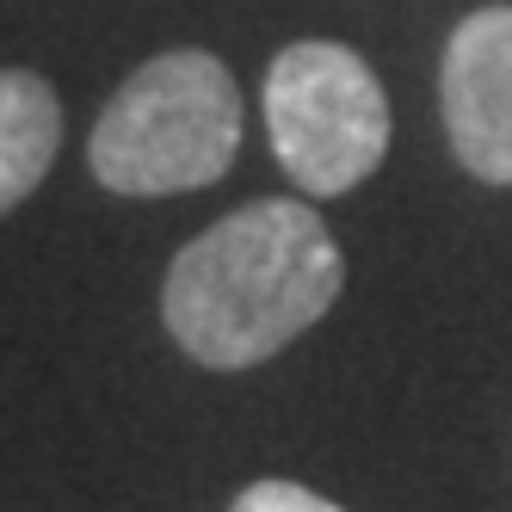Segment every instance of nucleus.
<instances>
[{
  "label": "nucleus",
  "instance_id": "4",
  "mask_svg": "<svg viewBox=\"0 0 512 512\" xmlns=\"http://www.w3.org/2000/svg\"><path fill=\"white\" fill-rule=\"evenodd\" d=\"M438 105L451 155L488 186H512V7H482L451 31Z\"/></svg>",
  "mask_w": 512,
  "mask_h": 512
},
{
  "label": "nucleus",
  "instance_id": "5",
  "mask_svg": "<svg viewBox=\"0 0 512 512\" xmlns=\"http://www.w3.org/2000/svg\"><path fill=\"white\" fill-rule=\"evenodd\" d=\"M56 149H62L56 87L31 68H0V216L44 186Z\"/></svg>",
  "mask_w": 512,
  "mask_h": 512
},
{
  "label": "nucleus",
  "instance_id": "6",
  "mask_svg": "<svg viewBox=\"0 0 512 512\" xmlns=\"http://www.w3.org/2000/svg\"><path fill=\"white\" fill-rule=\"evenodd\" d=\"M229 512H346V506L321 500L303 482H253V488H241V500Z\"/></svg>",
  "mask_w": 512,
  "mask_h": 512
},
{
  "label": "nucleus",
  "instance_id": "1",
  "mask_svg": "<svg viewBox=\"0 0 512 512\" xmlns=\"http://www.w3.org/2000/svg\"><path fill=\"white\" fill-rule=\"evenodd\" d=\"M346 260L315 204L260 198L179 247L161 284V321L204 371H247L334 309Z\"/></svg>",
  "mask_w": 512,
  "mask_h": 512
},
{
  "label": "nucleus",
  "instance_id": "2",
  "mask_svg": "<svg viewBox=\"0 0 512 512\" xmlns=\"http://www.w3.org/2000/svg\"><path fill=\"white\" fill-rule=\"evenodd\" d=\"M241 149V87L204 50L142 62L99 112L87 167L118 198H167L216 186Z\"/></svg>",
  "mask_w": 512,
  "mask_h": 512
},
{
  "label": "nucleus",
  "instance_id": "3",
  "mask_svg": "<svg viewBox=\"0 0 512 512\" xmlns=\"http://www.w3.org/2000/svg\"><path fill=\"white\" fill-rule=\"evenodd\" d=\"M266 130L278 167L309 198H340L389 155V99L358 50L303 38L266 68Z\"/></svg>",
  "mask_w": 512,
  "mask_h": 512
}]
</instances>
